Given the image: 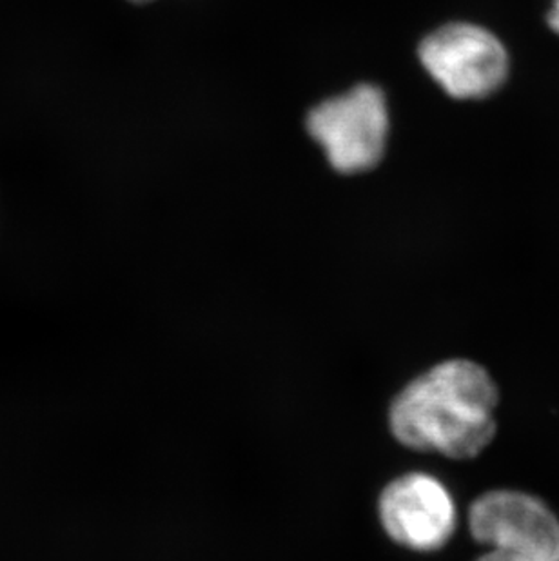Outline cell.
I'll use <instances>...</instances> for the list:
<instances>
[{
    "label": "cell",
    "instance_id": "cell-1",
    "mask_svg": "<svg viewBox=\"0 0 559 561\" xmlns=\"http://www.w3.org/2000/svg\"><path fill=\"white\" fill-rule=\"evenodd\" d=\"M500 391L475 360L440 362L409 381L389 408L396 442L450 460L480 456L497 436Z\"/></svg>",
    "mask_w": 559,
    "mask_h": 561
},
{
    "label": "cell",
    "instance_id": "cell-2",
    "mask_svg": "<svg viewBox=\"0 0 559 561\" xmlns=\"http://www.w3.org/2000/svg\"><path fill=\"white\" fill-rule=\"evenodd\" d=\"M418 55L434 82L458 101L494 95L511 71L505 44L487 27L469 22L438 27L423 38Z\"/></svg>",
    "mask_w": 559,
    "mask_h": 561
},
{
    "label": "cell",
    "instance_id": "cell-5",
    "mask_svg": "<svg viewBox=\"0 0 559 561\" xmlns=\"http://www.w3.org/2000/svg\"><path fill=\"white\" fill-rule=\"evenodd\" d=\"M470 535L487 549L522 552L544 561H559V518L538 496L494 489L469 508Z\"/></svg>",
    "mask_w": 559,
    "mask_h": 561
},
{
    "label": "cell",
    "instance_id": "cell-8",
    "mask_svg": "<svg viewBox=\"0 0 559 561\" xmlns=\"http://www.w3.org/2000/svg\"><path fill=\"white\" fill-rule=\"evenodd\" d=\"M135 2H148V0H135Z\"/></svg>",
    "mask_w": 559,
    "mask_h": 561
},
{
    "label": "cell",
    "instance_id": "cell-7",
    "mask_svg": "<svg viewBox=\"0 0 559 561\" xmlns=\"http://www.w3.org/2000/svg\"><path fill=\"white\" fill-rule=\"evenodd\" d=\"M547 24L550 30L559 35V0H550V8L547 11Z\"/></svg>",
    "mask_w": 559,
    "mask_h": 561
},
{
    "label": "cell",
    "instance_id": "cell-6",
    "mask_svg": "<svg viewBox=\"0 0 559 561\" xmlns=\"http://www.w3.org/2000/svg\"><path fill=\"white\" fill-rule=\"evenodd\" d=\"M475 561H544L539 558L528 557L522 552L505 551V549H487Z\"/></svg>",
    "mask_w": 559,
    "mask_h": 561
},
{
    "label": "cell",
    "instance_id": "cell-3",
    "mask_svg": "<svg viewBox=\"0 0 559 561\" xmlns=\"http://www.w3.org/2000/svg\"><path fill=\"white\" fill-rule=\"evenodd\" d=\"M307 131L322 146L329 164L340 173L375 168L384 157L389 112L386 96L376 85L360 84L315 107Z\"/></svg>",
    "mask_w": 559,
    "mask_h": 561
},
{
    "label": "cell",
    "instance_id": "cell-4",
    "mask_svg": "<svg viewBox=\"0 0 559 561\" xmlns=\"http://www.w3.org/2000/svg\"><path fill=\"white\" fill-rule=\"evenodd\" d=\"M378 516L396 546L417 552L444 549L458 525L453 494L429 472H407L387 483Z\"/></svg>",
    "mask_w": 559,
    "mask_h": 561
}]
</instances>
